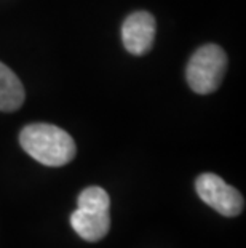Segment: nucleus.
<instances>
[{
	"label": "nucleus",
	"mask_w": 246,
	"mask_h": 248,
	"mask_svg": "<svg viewBox=\"0 0 246 248\" xmlns=\"http://www.w3.org/2000/svg\"><path fill=\"white\" fill-rule=\"evenodd\" d=\"M19 144L28 154L46 167H62L74 160L77 147L66 130L51 124H30L19 133Z\"/></svg>",
	"instance_id": "1"
},
{
	"label": "nucleus",
	"mask_w": 246,
	"mask_h": 248,
	"mask_svg": "<svg viewBox=\"0 0 246 248\" xmlns=\"http://www.w3.org/2000/svg\"><path fill=\"white\" fill-rule=\"evenodd\" d=\"M157 23L149 12H134L123 21L122 42L131 55L149 53L155 40Z\"/></svg>",
	"instance_id": "4"
},
{
	"label": "nucleus",
	"mask_w": 246,
	"mask_h": 248,
	"mask_svg": "<svg viewBox=\"0 0 246 248\" xmlns=\"http://www.w3.org/2000/svg\"><path fill=\"white\" fill-rule=\"evenodd\" d=\"M195 189L198 197L222 216L233 218L243 212V195L214 173H203L198 176L195 181Z\"/></svg>",
	"instance_id": "3"
},
{
	"label": "nucleus",
	"mask_w": 246,
	"mask_h": 248,
	"mask_svg": "<svg viewBox=\"0 0 246 248\" xmlns=\"http://www.w3.org/2000/svg\"><path fill=\"white\" fill-rule=\"evenodd\" d=\"M23 83L8 66L0 62V110L13 112L24 103Z\"/></svg>",
	"instance_id": "6"
},
{
	"label": "nucleus",
	"mask_w": 246,
	"mask_h": 248,
	"mask_svg": "<svg viewBox=\"0 0 246 248\" xmlns=\"http://www.w3.org/2000/svg\"><path fill=\"white\" fill-rule=\"evenodd\" d=\"M77 208L83 210H109L111 199L109 194L99 186H91L83 189L77 199Z\"/></svg>",
	"instance_id": "7"
},
{
	"label": "nucleus",
	"mask_w": 246,
	"mask_h": 248,
	"mask_svg": "<svg viewBox=\"0 0 246 248\" xmlns=\"http://www.w3.org/2000/svg\"><path fill=\"white\" fill-rule=\"evenodd\" d=\"M71 226L83 240L99 242L111 229V213L109 210L77 208L71 215Z\"/></svg>",
	"instance_id": "5"
},
{
	"label": "nucleus",
	"mask_w": 246,
	"mask_h": 248,
	"mask_svg": "<svg viewBox=\"0 0 246 248\" xmlns=\"http://www.w3.org/2000/svg\"><path fill=\"white\" fill-rule=\"evenodd\" d=\"M227 69V55L219 45L208 44L192 55L186 69L189 87L198 94L216 92Z\"/></svg>",
	"instance_id": "2"
}]
</instances>
